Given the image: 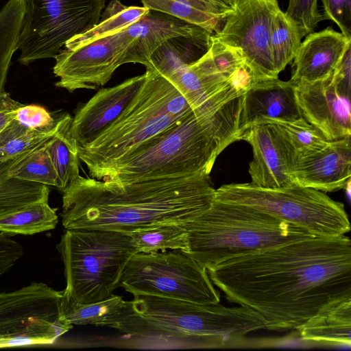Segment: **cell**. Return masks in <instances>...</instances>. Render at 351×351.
<instances>
[{
    "label": "cell",
    "instance_id": "6da1fadb",
    "mask_svg": "<svg viewBox=\"0 0 351 351\" xmlns=\"http://www.w3.org/2000/svg\"><path fill=\"white\" fill-rule=\"evenodd\" d=\"M231 303L248 307L265 329H298L326 304L351 296V241L313 237L234 257L206 270Z\"/></svg>",
    "mask_w": 351,
    "mask_h": 351
},
{
    "label": "cell",
    "instance_id": "7a4b0ae2",
    "mask_svg": "<svg viewBox=\"0 0 351 351\" xmlns=\"http://www.w3.org/2000/svg\"><path fill=\"white\" fill-rule=\"evenodd\" d=\"M209 175L148 179L123 184L79 175L62 193L65 230L129 233L165 223H186L215 199Z\"/></svg>",
    "mask_w": 351,
    "mask_h": 351
},
{
    "label": "cell",
    "instance_id": "3957f363",
    "mask_svg": "<svg viewBox=\"0 0 351 351\" xmlns=\"http://www.w3.org/2000/svg\"><path fill=\"white\" fill-rule=\"evenodd\" d=\"M244 95L217 110H193L115 162L99 180L123 184L153 178L209 175L221 152L238 141Z\"/></svg>",
    "mask_w": 351,
    "mask_h": 351
},
{
    "label": "cell",
    "instance_id": "277c9868",
    "mask_svg": "<svg viewBox=\"0 0 351 351\" xmlns=\"http://www.w3.org/2000/svg\"><path fill=\"white\" fill-rule=\"evenodd\" d=\"M99 326L182 347L223 345L230 338L265 329L262 317L248 307L152 295H138L124 301Z\"/></svg>",
    "mask_w": 351,
    "mask_h": 351
},
{
    "label": "cell",
    "instance_id": "5b68a950",
    "mask_svg": "<svg viewBox=\"0 0 351 351\" xmlns=\"http://www.w3.org/2000/svg\"><path fill=\"white\" fill-rule=\"evenodd\" d=\"M184 224L187 247L182 252L206 270L234 257L315 237L253 208L215 199Z\"/></svg>",
    "mask_w": 351,
    "mask_h": 351
},
{
    "label": "cell",
    "instance_id": "8992f818",
    "mask_svg": "<svg viewBox=\"0 0 351 351\" xmlns=\"http://www.w3.org/2000/svg\"><path fill=\"white\" fill-rule=\"evenodd\" d=\"M120 116L93 142L78 147L80 160L99 180L112 164L141 144L180 122L193 110L178 88L156 70Z\"/></svg>",
    "mask_w": 351,
    "mask_h": 351
},
{
    "label": "cell",
    "instance_id": "52a82bcc",
    "mask_svg": "<svg viewBox=\"0 0 351 351\" xmlns=\"http://www.w3.org/2000/svg\"><path fill=\"white\" fill-rule=\"evenodd\" d=\"M56 248L64 264L62 298L86 304L110 298L138 250L124 232L101 229L65 230Z\"/></svg>",
    "mask_w": 351,
    "mask_h": 351
},
{
    "label": "cell",
    "instance_id": "ba28073f",
    "mask_svg": "<svg viewBox=\"0 0 351 351\" xmlns=\"http://www.w3.org/2000/svg\"><path fill=\"white\" fill-rule=\"evenodd\" d=\"M215 199L253 208L315 237H339L350 230L343 203L296 184L276 189L251 182L224 184L216 189Z\"/></svg>",
    "mask_w": 351,
    "mask_h": 351
},
{
    "label": "cell",
    "instance_id": "9c48e42d",
    "mask_svg": "<svg viewBox=\"0 0 351 351\" xmlns=\"http://www.w3.org/2000/svg\"><path fill=\"white\" fill-rule=\"evenodd\" d=\"M119 287L134 297L152 295L217 304L220 293L206 269L180 250L137 252L128 262Z\"/></svg>",
    "mask_w": 351,
    "mask_h": 351
},
{
    "label": "cell",
    "instance_id": "30bf717a",
    "mask_svg": "<svg viewBox=\"0 0 351 351\" xmlns=\"http://www.w3.org/2000/svg\"><path fill=\"white\" fill-rule=\"evenodd\" d=\"M18 43L23 65L55 58L66 43L96 25L104 0H25Z\"/></svg>",
    "mask_w": 351,
    "mask_h": 351
},
{
    "label": "cell",
    "instance_id": "8fae6325",
    "mask_svg": "<svg viewBox=\"0 0 351 351\" xmlns=\"http://www.w3.org/2000/svg\"><path fill=\"white\" fill-rule=\"evenodd\" d=\"M62 291L43 282L0 293V339L49 344L73 328L62 319Z\"/></svg>",
    "mask_w": 351,
    "mask_h": 351
},
{
    "label": "cell",
    "instance_id": "7c38bea8",
    "mask_svg": "<svg viewBox=\"0 0 351 351\" xmlns=\"http://www.w3.org/2000/svg\"><path fill=\"white\" fill-rule=\"evenodd\" d=\"M280 10L277 0H237L221 29L213 34L222 43L238 49L254 83L276 79L270 48L274 20Z\"/></svg>",
    "mask_w": 351,
    "mask_h": 351
},
{
    "label": "cell",
    "instance_id": "4fadbf2b",
    "mask_svg": "<svg viewBox=\"0 0 351 351\" xmlns=\"http://www.w3.org/2000/svg\"><path fill=\"white\" fill-rule=\"evenodd\" d=\"M125 27L75 49H61L54 58L53 71L60 79L56 86L73 92L105 85L117 69L128 63V50L136 40Z\"/></svg>",
    "mask_w": 351,
    "mask_h": 351
},
{
    "label": "cell",
    "instance_id": "5bb4252c",
    "mask_svg": "<svg viewBox=\"0 0 351 351\" xmlns=\"http://www.w3.org/2000/svg\"><path fill=\"white\" fill-rule=\"evenodd\" d=\"M351 87L340 84L332 73L313 82L295 83L302 117L329 141L351 137Z\"/></svg>",
    "mask_w": 351,
    "mask_h": 351
},
{
    "label": "cell",
    "instance_id": "9a60e30c",
    "mask_svg": "<svg viewBox=\"0 0 351 351\" xmlns=\"http://www.w3.org/2000/svg\"><path fill=\"white\" fill-rule=\"evenodd\" d=\"M237 140L247 141L252 148L253 160L249 166L251 183L269 189L294 184L291 172L297 152L275 123L252 125L242 131Z\"/></svg>",
    "mask_w": 351,
    "mask_h": 351
},
{
    "label": "cell",
    "instance_id": "2e32d148",
    "mask_svg": "<svg viewBox=\"0 0 351 351\" xmlns=\"http://www.w3.org/2000/svg\"><path fill=\"white\" fill-rule=\"evenodd\" d=\"M145 73L101 88L78 108L69 132L77 147L93 142L125 110L142 86Z\"/></svg>",
    "mask_w": 351,
    "mask_h": 351
},
{
    "label": "cell",
    "instance_id": "e0dca14e",
    "mask_svg": "<svg viewBox=\"0 0 351 351\" xmlns=\"http://www.w3.org/2000/svg\"><path fill=\"white\" fill-rule=\"evenodd\" d=\"M291 177L294 184L324 193L346 189L351 178V137L330 141L311 154L297 153Z\"/></svg>",
    "mask_w": 351,
    "mask_h": 351
},
{
    "label": "cell",
    "instance_id": "ac0fdd59",
    "mask_svg": "<svg viewBox=\"0 0 351 351\" xmlns=\"http://www.w3.org/2000/svg\"><path fill=\"white\" fill-rule=\"evenodd\" d=\"M161 73L178 88L193 110L206 109L228 99L235 90L232 81L218 70L209 48L196 60Z\"/></svg>",
    "mask_w": 351,
    "mask_h": 351
},
{
    "label": "cell",
    "instance_id": "d6986e66",
    "mask_svg": "<svg viewBox=\"0 0 351 351\" xmlns=\"http://www.w3.org/2000/svg\"><path fill=\"white\" fill-rule=\"evenodd\" d=\"M301 118L295 83L278 78L264 80L253 84L244 95L240 133L265 120L293 121Z\"/></svg>",
    "mask_w": 351,
    "mask_h": 351
},
{
    "label": "cell",
    "instance_id": "ffe728a7",
    "mask_svg": "<svg viewBox=\"0 0 351 351\" xmlns=\"http://www.w3.org/2000/svg\"><path fill=\"white\" fill-rule=\"evenodd\" d=\"M351 39L330 27L311 32L301 42L293 58V70L290 79L313 82L330 75L339 66Z\"/></svg>",
    "mask_w": 351,
    "mask_h": 351
},
{
    "label": "cell",
    "instance_id": "44dd1931",
    "mask_svg": "<svg viewBox=\"0 0 351 351\" xmlns=\"http://www.w3.org/2000/svg\"><path fill=\"white\" fill-rule=\"evenodd\" d=\"M159 13L150 10L147 14L125 27L129 34L136 39L128 50V63H140L147 68L153 53L168 40L206 32L169 14Z\"/></svg>",
    "mask_w": 351,
    "mask_h": 351
},
{
    "label": "cell",
    "instance_id": "7402d4cb",
    "mask_svg": "<svg viewBox=\"0 0 351 351\" xmlns=\"http://www.w3.org/2000/svg\"><path fill=\"white\" fill-rule=\"evenodd\" d=\"M237 0H141L144 7L198 26L211 35L233 12Z\"/></svg>",
    "mask_w": 351,
    "mask_h": 351
},
{
    "label": "cell",
    "instance_id": "603a6c76",
    "mask_svg": "<svg viewBox=\"0 0 351 351\" xmlns=\"http://www.w3.org/2000/svg\"><path fill=\"white\" fill-rule=\"evenodd\" d=\"M297 330L304 341L350 347L351 296L326 304Z\"/></svg>",
    "mask_w": 351,
    "mask_h": 351
},
{
    "label": "cell",
    "instance_id": "cb8c5ba5",
    "mask_svg": "<svg viewBox=\"0 0 351 351\" xmlns=\"http://www.w3.org/2000/svg\"><path fill=\"white\" fill-rule=\"evenodd\" d=\"M18 158L0 160V219L34 204L49 201L50 190L47 185L8 174V169Z\"/></svg>",
    "mask_w": 351,
    "mask_h": 351
},
{
    "label": "cell",
    "instance_id": "d4e9b609",
    "mask_svg": "<svg viewBox=\"0 0 351 351\" xmlns=\"http://www.w3.org/2000/svg\"><path fill=\"white\" fill-rule=\"evenodd\" d=\"M71 119L69 114L60 115L55 134L47 142V149L62 183V191L80 175L78 147L69 132Z\"/></svg>",
    "mask_w": 351,
    "mask_h": 351
},
{
    "label": "cell",
    "instance_id": "484cf974",
    "mask_svg": "<svg viewBox=\"0 0 351 351\" xmlns=\"http://www.w3.org/2000/svg\"><path fill=\"white\" fill-rule=\"evenodd\" d=\"M149 11L144 6H127L119 0H112L101 14L99 23L90 29L67 41L65 49H75L125 28L147 14Z\"/></svg>",
    "mask_w": 351,
    "mask_h": 351
},
{
    "label": "cell",
    "instance_id": "4316f807",
    "mask_svg": "<svg viewBox=\"0 0 351 351\" xmlns=\"http://www.w3.org/2000/svg\"><path fill=\"white\" fill-rule=\"evenodd\" d=\"M25 14V0H9L0 11V96L5 92L6 77Z\"/></svg>",
    "mask_w": 351,
    "mask_h": 351
},
{
    "label": "cell",
    "instance_id": "83f0119b",
    "mask_svg": "<svg viewBox=\"0 0 351 351\" xmlns=\"http://www.w3.org/2000/svg\"><path fill=\"white\" fill-rule=\"evenodd\" d=\"M56 208L48 202L30 205L0 219V232L14 236L32 235L54 229L58 223Z\"/></svg>",
    "mask_w": 351,
    "mask_h": 351
},
{
    "label": "cell",
    "instance_id": "f1b7e54d",
    "mask_svg": "<svg viewBox=\"0 0 351 351\" xmlns=\"http://www.w3.org/2000/svg\"><path fill=\"white\" fill-rule=\"evenodd\" d=\"M185 223H165L127 233L138 252L184 251L187 247Z\"/></svg>",
    "mask_w": 351,
    "mask_h": 351
},
{
    "label": "cell",
    "instance_id": "f546056e",
    "mask_svg": "<svg viewBox=\"0 0 351 351\" xmlns=\"http://www.w3.org/2000/svg\"><path fill=\"white\" fill-rule=\"evenodd\" d=\"M47 141L16 158L8 174L20 180L53 186L62 191V183L47 149Z\"/></svg>",
    "mask_w": 351,
    "mask_h": 351
},
{
    "label": "cell",
    "instance_id": "4dcf8cb0",
    "mask_svg": "<svg viewBox=\"0 0 351 351\" xmlns=\"http://www.w3.org/2000/svg\"><path fill=\"white\" fill-rule=\"evenodd\" d=\"M57 123L51 130H38L23 125L14 118L0 133V160L20 157L46 142L55 134Z\"/></svg>",
    "mask_w": 351,
    "mask_h": 351
},
{
    "label": "cell",
    "instance_id": "1f68e13d",
    "mask_svg": "<svg viewBox=\"0 0 351 351\" xmlns=\"http://www.w3.org/2000/svg\"><path fill=\"white\" fill-rule=\"evenodd\" d=\"M302 38L296 24L280 10L275 16L270 36L271 55L278 74L293 60Z\"/></svg>",
    "mask_w": 351,
    "mask_h": 351
},
{
    "label": "cell",
    "instance_id": "d6a6232c",
    "mask_svg": "<svg viewBox=\"0 0 351 351\" xmlns=\"http://www.w3.org/2000/svg\"><path fill=\"white\" fill-rule=\"evenodd\" d=\"M121 297L112 295L101 302L78 304L62 298L61 317L72 325H95L100 324L110 315L116 312L123 304Z\"/></svg>",
    "mask_w": 351,
    "mask_h": 351
},
{
    "label": "cell",
    "instance_id": "836d02e7",
    "mask_svg": "<svg viewBox=\"0 0 351 351\" xmlns=\"http://www.w3.org/2000/svg\"><path fill=\"white\" fill-rule=\"evenodd\" d=\"M263 122L275 123L293 148L301 155L319 151L330 142L319 130L308 123L304 118L293 121L269 119Z\"/></svg>",
    "mask_w": 351,
    "mask_h": 351
},
{
    "label": "cell",
    "instance_id": "e575fe53",
    "mask_svg": "<svg viewBox=\"0 0 351 351\" xmlns=\"http://www.w3.org/2000/svg\"><path fill=\"white\" fill-rule=\"evenodd\" d=\"M298 26L302 38L313 32L323 20L317 5V0H289L285 12Z\"/></svg>",
    "mask_w": 351,
    "mask_h": 351
},
{
    "label": "cell",
    "instance_id": "d590c367",
    "mask_svg": "<svg viewBox=\"0 0 351 351\" xmlns=\"http://www.w3.org/2000/svg\"><path fill=\"white\" fill-rule=\"evenodd\" d=\"M14 119L23 125L38 130L53 129L58 119L44 107L38 105L23 104L17 110Z\"/></svg>",
    "mask_w": 351,
    "mask_h": 351
},
{
    "label": "cell",
    "instance_id": "8d00e7d4",
    "mask_svg": "<svg viewBox=\"0 0 351 351\" xmlns=\"http://www.w3.org/2000/svg\"><path fill=\"white\" fill-rule=\"evenodd\" d=\"M323 19L335 23L341 32L351 39V0H322Z\"/></svg>",
    "mask_w": 351,
    "mask_h": 351
},
{
    "label": "cell",
    "instance_id": "74e56055",
    "mask_svg": "<svg viewBox=\"0 0 351 351\" xmlns=\"http://www.w3.org/2000/svg\"><path fill=\"white\" fill-rule=\"evenodd\" d=\"M23 254V245L10 234L0 232V276L9 271Z\"/></svg>",
    "mask_w": 351,
    "mask_h": 351
},
{
    "label": "cell",
    "instance_id": "f35d334b",
    "mask_svg": "<svg viewBox=\"0 0 351 351\" xmlns=\"http://www.w3.org/2000/svg\"><path fill=\"white\" fill-rule=\"evenodd\" d=\"M22 105L6 92L0 96V133L15 117L16 110Z\"/></svg>",
    "mask_w": 351,
    "mask_h": 351
}]
</instances>
